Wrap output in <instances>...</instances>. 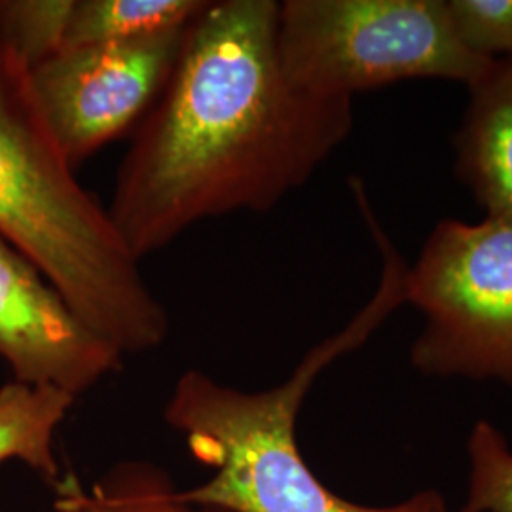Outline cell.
<instances>
[{
	"label": "cell",
	"mask_w": 512,
	"mask_h": 512,
	"mask_svg": "<svg viewBox=\"0 0 512 512\" xmlns=\"http://www.w3.org/2000/svg\"><path fill=\"white\" fill-rule=\"evenodd\" d=\"M461 44L488 59H512V0H448Z\"/></svg>",
	"instance_id": "14"
},
{
	"label": "cell",
	"mask_w": 512,
	"mask_h": 512,
	"mask_svg": "<svg viewBox=\"0 0 512 512\" xmlns=\"http://www.w3.org/2000/svg\"><path fill=\"white\" fill-rule=\"evenodd\" d=\"M467 494L458 512H512V450L492 421L478 420L467 437Z\"/></svg>",
	"instance_id": "13"
},
{
	"label": "cell",
	"mask_w": 512,
	"mask_h": 512,
	"mask_svg": "<svg viewBox=\"0 0 512 512\" xmlns=\"http://www.w3.org/2000/svg\"><path fill=\"white\" fill-rule=\"evenodd\" d=\"M207 4V0H74L65 48L128 42L186 29Z\"/></svg>",
	"instance_id": "10"
},
{
	"label": "cell",
	"mask_w": 512,
	"mask_h": 512,
	"mask_svg": "<svg viewBox=\"0 0 512 512\" xmlns=\"http://www.w3.org/2000/svg\"><path fill=\"white\" fill-rule=\"evenodd\" d=\"M423 325L410 363L425 378L512 387V219H444L406 268Z\"/></svg>",
	"instance_id": "5"
},
{
	"label": "cell",
	"mask_w": 512,
	"mask_h": 512,
	"mask_svg": "<svg viewBox=\"0 0 512 512\" xmlns=\"http://www.w3.org/2000/svg\"><path fill=\"white\" fill-rule=\"evenodd\" d=\"M74 395L52 385L10 382L0 387V465L19 459L50 486L61 478L54 435Z\"/></svg>",
	"instance_id": "9"
},
{
	"label": "cell",
	"mask_w": 512,
	"mask_h": 512,
	"mask_svg": "<svg viewBox=\"0 0 512 512\" xmlns=\"http://www.w3.org/2000/svg\"><path fill=\"white\" fill-rule=\"evenodd\" d=\"M188 27L65 48L29 71L38 107L74 169L145 120L177 65Z\"/></svg>",
	"instance_id": "6"
},
{
	"label": "cell",
	"mask_w": 512,
	"mask_h": 512,
	"mask_svg": "<svg viewBox=\"0 0 512 512\" xmlns=\"http://www.w3.org/2000/svg\"><path fill=\"white\" fill-rule=\"evenodd\" d=\"M277 48L294 86L342 99L423 78L469 88L494 63L461 44L448 0H285Z\"/></svg>",
	"instance_id": "4"
},
{
	"label": "cell",
	"mask_w": 512,
	"mask_h": 512,
	"mask_svg": "<svg viewBox=\"0 0 512 512\" xmlns=\"http://www.w3.org/2000/svg\"><path fill=\"white\" fill-rule=\"evenodd\" d=\"M54 512H222L183 503L160 471L147 465H126L84 488L74 473L54 486Z\"/></svg>",
	"instance_id": "11"
},
{
	"label": "cell",
	"mask_w": 512,
	"mask_h": 512,
	"mask_svg": "<svg viewBox=\"0 0 512 512\" xmlns=\"http://www.w3.org/2000/svg\"><path fill=\"white\" fill-rule=\"evenodd\" d=\"M467 92L456 175L488 217L512 219V59L494 61Z\"/></svg>",
	"instance_id": "8"
},
{
	"label": "cell",
	"mask_w": 512,
	"mask_h": 512,
	"mask_svg": "<svg viewBox=\"0 0 512 512\" xmlns=\"http://www.w3.org/2000/svg\"><path fill=\"white\" fill-rule=\"evenodd\" d=\"M0 238L27 256L78 317L122 353L160 348L169 317L109 209L78 183L29 71L0 46Z\"/></svg>",
	"instance_id": "3"
},
{
	"label": "cell",
	"mask_w": 512,
	"mask_h": 512,
	"mask_svg": "<svg viewBox=\"0 0 512 512\" xmlns=\"http://www.w3.org/2000/svg\"><path fill=\"white\" fill-rule=\"evenodd\" d=\"M279 2H209L118 169L109 215L139 262L190 226L266 213L310 181L353 128V99L294 86Z\"/></svg>",
	"instance_id": "1"
},
{
	"label": "cell",
	"mask_w": 512,
	"mask_h": 512,
	"mask_svg": "<svg viewBox=\"0 0 512 512\" xmlns=\"http://www.w3.org/2000/svg\"><path fill=\"white\" fill-rule=\"evenodd\" d=\"M372 239L382 255L378 289L344 329L313 346L283 384L245 393L194 368L177 380L165 421L183 435L192 456L213 471L209 482L177 492L183 503L222 512H448L435 488L389 507L351 503L315 476L298 448L296 421L319 374L363 348L406 306L408 264L384 230H376Z\"/></svg>",
	"instance_id": "2"
},
{
	"label": "cell",
	"mask_w": 512,
	"mask_h": 512,
	"mask_svg": "<svg viewBox=\"0 0 512 512\" xmlns=\"http://www.w3.org/2000/svg\"><path fill=\"white\" fill-rule=\"evenodd\" d=\"M122 355L27 256L0 238V359L18 382L52 385L76 397L120 370Z\"/></svg>",
	"instance_id": "7"
},
{
	"label": "cell",
	"mask_w": 512,
	"mask_h": 512,
	"mask_svg": "<svg viewBox=\"0 0 512 512\" xmlns=\"http://www.w3.org/2000/svg\"><path fill=\"white\" fill-rule=\"evenodd\" d=\"M74 0L0 2V46L33 71L65 48Z\"/></svg>",
	"instance_id": "12"
}]
</instances>
